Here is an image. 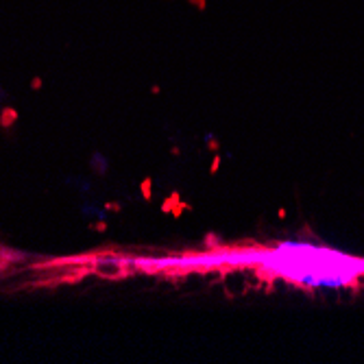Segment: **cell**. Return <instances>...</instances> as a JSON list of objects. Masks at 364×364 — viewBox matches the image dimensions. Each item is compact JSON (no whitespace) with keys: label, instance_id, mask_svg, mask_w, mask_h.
Instances as JSON below:
<instances>
[{"label":"cell","instance_id":"obj_1","mask_svg":"<svg viewBox=\"0 0 364 364\" xmlns=\"http://www.w3.org/2000/svg\"><path fill=\"white\" fill-rule=\"evenodd\" d=\"M122 273L157 277L247 275L296 290H364V255L296 240L208 242L164 255H98Z\"/></svg>","mask_w":364,"mask_h":364}]
</instances>
